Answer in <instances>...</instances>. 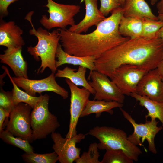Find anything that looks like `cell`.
I'll return each mask as SVG.
<instances>
[{
    "label": "cell",
    "mask_w": 163,
    "mask_h": 163,
    "mask_svg": "<svg viewBox=\"0 0 163 163\" xmlns=\"http://www.w3.org/2000/svg\"><path fill=\"white\" fill-rule=\"evenodd\" d=\"M111 15L100 22L96 29L87 34H78L58 28L61 44L68 54L79 57L93 56L96 59L106 51L129 40L119 31L123 16L122 7L113 10Z\"/></svg>",
    "instance_id": "obj_1"
},
{
    "label": "cell",
    "mask_w": 163,
    "mask_h": 163,
    "mask_svg": "<svg viewBox=\"0 0 163 163\" xmlns=\"http://www.w3.org/2000/svg\"><path fill=\"white\" fill-rule=\"evenodd\" d=\"M163 57V42L158 37L129 40L106 51L96 59L97 70L111 80L121 65H135L149 71L157 68Z\"/></svg>",
    "instance_id": "obj_2"
},
{
    "label": "cell",
    "mask_w": 163,
    "mask_h": 163,
    "mask_svg": "<svg viewBox=\"0 0 163 163\" xmlns=\"http://www.w3.org/2000/svg\"><path fill=\"white\" fill-rule=\"evenodd\" d=\"M32 11L27 14L25 19L30 22L32 27L29 30V34L35 36L38 42L36 46L27 47L28 52L36 61L41 60L40 66L37 73H42L46 68H48L55 73L57 70L55 66L56 54L60 37L57 30L49 32L41 27L36 30L32 23L31 17L33 14Z\"/></svg>",
    "instance_id": "obj_3"
},
{
    "label": "cell",
    "mask_w": 163,
    "mask_h": 163,
    "mask_svg": "<svg viewBox=\"0 0 163 163\" xmlns=\"http://www.w3.org/2000/svg\"><path fill=\"white\" fill-rule=\"evenodd\" d=\"M88 134L99 140L98 147L106 150L120 149L135 161L142 153L139 148L127 139L126 133L119 129L106 126H96L89 130Z\"/></svg>",
    "instance_id": "obj_4"
},
{
    "label": "cell",
    "mask_w": 163,
    "mask_h": 163,
    "mask_svg": "<svg viewBox=\"0 0 163 163\" xmlns=\"http://www.w3.org/2000/svg\"><path fill=\"white\" fill-rule=\"evenodd\" d=\"M49 97L47 94L42 95L31 112V126L33 141L46 138L60 126L57 117L49 111Z\"/></svg>",
    "instance_id": "obj_5"
},
{
    "label": "cell",
    "mask_w": 163,
    "mask_h": 163,
    "mask_svg": "<svg viewBox=\"0 0 163 163\" xmlns=\"http://www.w3.org/2000/svg\"><path fill=\"white\" fill-rule=\"evenodd\" d=\"M45 5L49 14L42 15L40 20L41 24L49 30L55 27L65 30L68 25H75L74 17L80 11V7L74 5H66L56 3L53 0H47Z\"/></svg>",
    "instance_id": "obj_6"
},
{
    "label": "cell",
    "mask_w": 163,
    "mask_h": 163,
    "mask_svg": "<svg viewBox=\"0 0 163 163\" xmlns=\"http://www.w3.org/2000/svg\"><path fill=\"white\" fill-rule=\"evenodd\" d=\"M31 109L29 105L24 103L14 106L9 113L6 128L14 136L30 143L33 141L30 120Z\"/></svg>",
    "instance_id": "obj_7"
},
{
    "label": "cell",
    "mask_w": 163,
    "mask_h": 163,
    "mask_svg": "<svg viewBox=\"0 0 163 163\" xmlns=\"http://www.w3.org/2000/svg\"><path fill=\"white\" fill-rule=\"evenodd\" d=\"M124 117L133 126V133L127 137L128 139L134 145L140 146L146 140L148 143L149 150L156 154L157 151L155 148L154 139L157 134L162 130V126H157L158 121L155 119H151V121L146 120L145 123H138L126 111L122 108H120Z\"/></svg>",
    "instance_id": "obj_8"
},
{
    "label": "cell",
    "mask_w": 163,
    "mask_h": 163,
    "mask_svg": "<svg viewBox=\"0 0 163 163\" xmlns=\"http://www.w3.org/2000/svg\"><path fill=\"white\" fill-rule=\"evenodd\" d=\"M149 71L138 66L126 64L117 68L111 80L124 95L136 93L137 86Z\"/></svg>",
    "instance_id": "obj_9"
},
{
    "label": "cell",
    "mask_w": 163,
    "mask_h": 163,
    "mask_svg": "<svg viewBox=\"0 0 163 163\" xmlns=\"http://www.w3.org/2000/svg\"><path fill=\"white\" fill-rule=\"evenodd\" d=\"M108 77L97 70L93 71L89 75L87 80L90 78L91 79V81L88 82L95 91L94 100L115 101L123 104L124 95L121 92L115 83Z\"/></svg>",
    "instance_id": "obj_10"
},
{
    "label": "cell",
    "mask_w": 163,
    "mask_h": 163,
    "mask_svg": "<svg viewBox=\"0 0 163 163\" xmlns=\"http://www.w3.org/2000/svg\"><path fill=\"white\" fill-rule=\"evenodd\" d=\"M65 81L71 92L70 120L69 130L65 136L66 138H69L77 134L76 128L78 119L89 100L91 93L84 87L79 88L68 78H66Z\"/></svg>",
    "instance_id": "obj_11"
},
{
    "label": "cell",
    "mask_w": 163,
    "mask_h": 163,
    "mask_svg": "<svg viewBox=\"0 0 163 163\" xmlns=\"http://www.w3.org/2000/svg\"><path fill=\"white\" fill-rule=\"evenodd\" d=\"M56 77L54 73L52 72L47 77L40 80H32L19 77L12 78L18 87L31 96H36V93L41 94L43 92L51 91L66 99L68 97V93L58 84Z\"/></svg>",
    "instance_id": "obj_12"
},
{
    "label": "cell",
    "mask_w": 163,
    "mask_h": 163,
    "mask_svg": "<svg viewBox=\"0 0 163 163\" xmlns=\"http://www.w3.org/2000/svg\"><path fill=\"white\" fill-rule=\"evenodd\" d=\"M85 134L80 133L68 138L63 137L58 133H51L54 142L52 148L58 155L60 163H72L80 157L81 149L76 147V145L85 139Z\"/></svg>",
    "instance_id": "obj_13"
},
{
    "label": "cell",
    "mask_w": 163,
    "mask_h": 163,
    "mask_svg": "<svg viewBox=\"0 0 163 163\" xmlns=\"http://www.w3.org/2000/svg\"><path fill=\"white\" fill-rule=\"evenodd\" d=\"M136 93L153 101L163 102V79L157 68L149 70L143 76Z\"/></svg>",
    "instance_id": "obj_14"
},
{
    "label": "cell",
    "mask_w": 163,
    "mask_h": 163,
    "mask_svg": "<svg viewBox=\"0 0 163 163\" xmlns=\"http://www.w3.org/2000/svg\"><path fill=\"white\" fill-rule=\"evenodd\" d=\"M85 6L84 18L78 24L71 26L68 30L78 34L86 32L91 27L96 26L106 18L98 9L97 0H83Z\"/></svg>",
    "instance_id": "obj_15"
},
{
    "label": "cell",
    "mask_w": 163,
    "mask_h": 163,
    "mask_svg": "<svg viewBox=\"0 0 163 163\" xmlns=\"http://www.w3.org/2000/svg\"><path fill=\"white\" fill-rule=\"evenodd\" d=\"M0 55V62L8 65L16 77L28 78L27 63L22 56V47L7 48Z\"/></svg>",
    "instance_id": "obj_16"
},
{
    "label": "cell",
    "mask_w": 163,
    "mask_h": 163,
    "mask_svg": "<svg viewBox=\"0 0 163 163\" xmlns=\"http://www.w3.org/2000/svg\"><path fill=\"white\" fill-rule=\"evenodd\" d=\"M23 30L14 21L5 22L2 19L0 23V45L7 48L22 47L24 42L21 35Z\"/></svg>",
    "instance_id": "obj_17"
},
{
    "label": "cell",
    "mask_w": 163,
    "mask_h": 163,
    "mask_svg": "<svg viewBox=\"0 0 163 163\" xmlns=\"http://www.w3.org/2000/svg\"><path fill=\"white\" fill-rule=\"evenodd\" d=\"M59 43L57 49L55 66L57 69L59 66L66 64L81 66L89 69L90 74L93 71L97 70L94 62L96 59L93 56L79 57L70 55L66 52Z\"/></svg>",
    "instance_id": "obj_18"
},
{
    "label": "cell",
    "mask_w": 163,
    "mask_h": 163,
    "mask_svg": "<svg viewBox=\"0 0 163 163\" xmlns=\"http://www.w3.org/2000/svg\"><path fill=\"white\" fill-rule=\"evenodd\" d=\"M122 8L124 17H130L142 19L143 17L158 20V17L153 14L145 0H125Z\"/></svg>",
    "instance_id": "obj_19"
},
{
    "label": "cell",
    "mask_w": 163,
    "mask_h": 163,
    "mask_svg": "<svg viewBox=\"0 0 163 163\" xmlns=\"http://www.w3.org/2000/svg\"><path fill=\"white\" fill-rule=\"evenodd\" d=\"M86 67L79 66L77 72L76 69L66 66L62 70H57L55 74L56 77L65 78L69 79L76 86H82L88 90L92 94L95 91L86 80L85 75L87 71Z\"/></svg>",
    "instance_id": "obj_20"
},
{
    "label": "cell",
    "mask_w": 163,
    "mask_h": 163,
    "mask_svg": "<svg viewBox=\"0 0 163 163\" xmlns=\"http://www.w3.org/2000/svg\"><path fill=\"white\" fill-rule=\"evenodd\" d=\"M123 106V103L115 101L89 100L80 118L92 113L95 114L96 117L97 118L101 116L102 112H107L112 115L113 113V109L117 107L122 108Z\"/></svg>",
    "instance_id": "obj_21"
},
{
    "label": "cell",
    "mask_w": 163,
    "mask_h": 163,
    "mask_svg": "<svg viewBox=\"0 0 163 163\" xmlns=\"http://www.w3.org/2000/svg\"><path fill=\"white\" fill-rule=\"evenodd\" d=\"M119 31L122 36L129 37L130 39L141 37L142 32V19L123 16L120 22Z\"/></svg>",
    "instance_id": "obj_22"
},
{
    "label": "cell",
    "mask_w": 163,
    "mask_h": 163,
    "mask_svg": "<svg viewBox=\"0 0 163 163\" xmlns=\"http://www.w3.org/2000/svg\"><path fill=\"white\" fill-rule=\"evenodd\" d=\"M130 96L138 101L140 105L147 109L148 114L145 116L146 120L149 117L158 119L161 122L163 127V102L153 101L136 93H131Z\"/></svg>",
    "instance_id": "obj_23"
},
{
    "label": "cell",
    "mask_w": 163,
    "mask_h": 163,
    "mask_svg": "<svg viewBox=\"0 0 163 163\" xmlns=\"http://www.w3.org/2000/svg\"><path fill=\"white\" fill-rule=\"evenodd\" d=\"M2 67L6 72L13 86L12 97L14 106L20 103H24L27 104L33 109L41 99L42 95L40 94L38 97L32 96L20 89L13 81L8 68L4 66H2Z\"/></svg>",
    "instance_id": "obj_24"
},
{
    "label": "cell",
    "mask_w": 163,
    "mask_h": 163,
    "mask_svg": "<svg viewBox=\"0 0 163 163\" xmlns=\"http://www.w3.org/2000/svg\"><path fill=\"white\" fill-rule=\"evenodd\" d=\"M0 138L5 143L17 147L25 152H34L33 148L29 141L14 136L6 129L0 132Z\"/></svg>",
    "instance_id": "obj_25"
},
{
    "label": "cell",
    "mask_w": 163,
    "mask_h": 163,
    "mask_svg": "<svg viewBox=\"0 0 163 163\" xmlns=\"http://www.w3.org/2000/svg\"><path fill=\"white\" fill-rule=\"evenodd\" d=\"M21 156L24 161L27 163H55L58 161V155L55 152L42 154L25 152Z\"/></svg>",
    "instance_id": "obj_26"
},
{
    "label": "cell",
    "mask_w": 163,
    "mask_h": 163,
    "mask_svg": "<svg viewBox=\"0 0 163 163\" xmlns=\"http://www.w3.org/2000/svg\"><path fill=\"white\" fill-rule=\"evenodd\" d=\"M141 19L142 22L141 37L149 39L157 37V33L163 26V21L154 20L145 17Z\"/></svg>",
    "instance_id": "obj_27"
},
{
    "label": "cell",
    "mask_w": 163,
    "mask_h": 163,
    "mask_svg": "<svg viewBox=\"0 0 163 163\" xmlns=\"http://www.w3.org/2000/svg\"><path fill=\"white\" fill-rule=\"evenodd\" d=\"M133 160L122 150H106L101 163H133Z\"/></svg>",
    "instance_id": "obj_28"
},
{
    "label": "cell",
    "mask_w": 163,
    "mask_h": 163,
    "mask_svg": "<svg viewBox=\"0 0 163 163\" xmlns=\"http://www.w3.org/2000/svg\"><path fill=\"white\" fill-rule=\"evenodd\" d=\"M98 149L97 143L94 142L90 144L88 151L83 152L75 162L76 163H101L99 160L100 155Z\"/></svg>",
    "instance_id": "obj_29"
},
{
    "label": "cell",
    "mask_w": 163,
    "mask_h": 163,
    "mask_svg": "<svg viewBox=\"0 0 163 163\" xmlns=\"http://www.w3.org/2000/svg\"><path fill=\"white\" fill-rule=\"evenodd\" d=\"M101 3L99 9L104 16H107L110 12L121 7L120 0H100Z\"/></svg>",
    "instance_id": "obj_30"
},
{
    "label": "cell",
    "mask_w": 163,
    "mask_h": 163,
    "mask_svg": "<svg viewBox=\"0 0 163 163\" xmlns=\"http://www.w3.org/2000/svg\"><path fill=\"white\" fill-rule=\"evenodd\" d=\"M11 91H5L1 88L0 107L3 108L9 114L14 106L12 99Z\"/></svg>",
    "instance_id": "obj_31"
},
{
    "label": "cell",
    "mask_w": 163,
    "mask_h": 163,
    "mask_svg": "<svg viewBox=\"0 0 163 163\" xmlns=\"http://www.w3.org/2000/svg\"><path fill=\"white\" fill-rule=\"evenodd\" d=\"M18 0H0L1 18L7 16L8 14V8L11 3Z\"/></svg>",
    "instance_id": "obj_32"
},
{
    "label": "cell",
    "mask_w": 163,
    "mask_h": 163,
    "mask_svg": "<svg viewBox=\"0 0 163 163\" xmlns=\"http://www.w3.org/2000/svg\"><path fill=\"white\" fill-rule=\"evenodd\" d=\"M9 114L2 107H0V132L3 129L4 122Z\"/></svg>",
    "instance_id": "obj_33"
},
{
    "label": "cell",
    "mask_w": 163,
    "mask_h": 163,
    "mask_svg": "<svg viewBox=\"0 0 163 163\" xmlns=\"http://www.w3.org/2000/svg\"><path fill=\"white\" fill-rule=\"evenodd\" d=\"M156 8L158 14L163 13V0H161L157 3Z\"/></svg>",
    "instance_id": "obj_34"
},
{
    "label": "cell",
    "mask_w": 163,
    "mask_h": 163,
    "mask_svg": "<svg viewBox=\"0 0 163 163\" xmlns=\"http://www.w3.org/2000/svg\"><path fill=\"white\" fill-rule=\"evenodd\" d=\"M157 68L162 79H163V57L158 64Z\"/></svg>",
    "instance_id": "obj_35"
},
{
    "label": "cell",
    "mask_w": 163,
    "mask_h": 163,
    "mask_svg": "<svg viewBox=\"0 0 163 163\" xmlns=\"http://www.w3.org/2000/svg\"><path fill=\"white\" fill-rule=\"evenodd\" d=\"M157 36V37L161 38L163 42V26L158 31Z\"/></svg>",
    "instance_id": "obj_36"
},
{
    "label": "cell",
    "mask_w": 163,
    "mask_h": 163,
    "mask_svg": "<svg viewBox=\"0 0 163 163\" xmlns=\"http://www.w3.org/2000/svg\"><path fill=\"white\" fill-rule=\"evenodd\" d=\"M157 17L159 20L163 21V13L161 14H158Z\"/></svg>",
    "instance_id": "obj_37"
},
{
    "label": "cell",
    "mask_w": 163,
    "mask_h": 163,
    "mask_svg": "<svg viewBox=\"0 0 163 163\" xmlns=\"http://www.w3.org/2000/svg\"><path fill=\"white\" fill-rule=\"evenodd\" d=\"M158 0H151L150 4L152 5H154L156 3Z\"/></svg>",
    "instance_id": "obj_38"
},
{
    "label": "cell",
    "mask_w": 163,
    "mask_h": 163,
    "mask_svg": "<svg viewBox=\"0 0 163 163\" xmlns=\"http://www.w3.org/2000/svg\"><path fill=\"white\" fill-rule=\"evenodd\" d=\"M125 0H120V4H121V6L122 7L123 6L124 4V3L125 2Z\"/></svg>",
    "instance_id": "obj_39"
}]
</instances>
